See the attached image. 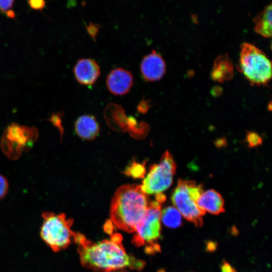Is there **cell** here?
I'll use <instances>...</instances> for the list:
<instances>
[{"label":"cell","instance_id":"4","mask_svg":"<svg viewBox=\"0 0 272 272\" xmlns=\"http://www.w3.org/2000/svg\"><path fill=\"white\" fill-rule=\"evenodd\" d=\"M40 236L42 240L54 252L66 248L72 242H76L77 234L71 230L73 220L66 218L63 213L56 214L44 212Z\"/></svg>","mask_w":272,"mask_h":272},{"label":"cell","instance_id":"15","mask_svg":"<svg viewBox=\"0 0 272 272\" xmlns=\"http://www.w3.org/2000/svg\"><path fill=\"white\" fill-rule=\"evenodd\" d=\"M161 220L167 227L176 228L182 224L181 215L175 208L169 206L161 212Z\"/></svg>","mask_w":272,"mask_h":272},{"label":"cell","instance_id":"5","mask_svg":"<svg viewBox=\"0 0 272 272\" xmlns=\"http://www.w3.org/2000/svg\"><path fill=\"white\" fill-rule=\"evenodd\" d=\"M202 192V184H198L194 181L180 179L171 196L174 207L184 218L197 227L202 226V216L206 213L197 205V200Z\"/></svg>","mask_w":272,"mask_h":272},{"label":"cell","instance_id":"11","mask_svg":"<svg viewBox=\"0 0 272 272\" xmlns=\"http://www.w3.org/2000/svg\"><path fill=\"white\" fill-rule=\"evenodd\" d=\"M78 82L83 85L94 84L100 75V67L96 61L90 58H83L78 61L74 69Z\"/></svg>","mask_w":272,"mask_h":272},{"label":"cell","instance_id":"9","mask_svg":"<svg viewBox=\"0 0 272 272\" xmlns=\"http://www.w3.org/2000/svg\"><path fill=\"white\" fill-rule=\"evenodd\" d=\"M141 74L145 80L154 82L161 79L166 72V64L162 56L153 50L145 56L141 64Z\"/></svg>","mask_w":272,"mask_h":272},{"label":"cell","instance_id":"21","mask_svg":"<svg viewBox=\"0 0 272 272\" xmlns=\"http://www.w3.org/2000/svg\"><path fill=\"white\" fill-rule=\"evenodd\" d=\"M15 0H0V11L6 13L10 10Z\"/></svg>","mask_w":272,"mask_h":272},{"label":"cell","instance_id":"26","mask_svg":"<svg viewBox=\"0 0 272 272\" xmlns=\"http://www.w3.org/2000/svg\"><path fill=\"white\" fill-rule=\"evenodd\" d=\"M6 15L7 16L9 17V18H15V13L13 11L11 10H9L8 11H7L6 12Z\"/></svg>","mask_w":272,"mask_h":272},{"label":"cell","instance_id":"3","mask_svg":"<svg viewBox=\"0 0 272 272\" xmlns=\"http://www.w3.org/2000/svg\"><path fill=\"white\" fill-rule=\"evenodd\" d=\"M238 70L253 85H265L271 78V64L266 54L253 44L241 47Z\"/></svg>","mask_w":272,"mask_h":272},{"label":"cell","instance_id":"8","mask_svg":"<svg viewBox=\"0 0 272 272\" xmlns=\"http://www.w3.org/2000/svg\"><path fill=\"white\" fill-rule=\"evenodd\" d=\"M34 127L12 123L6 129L2 138V148L11 158H17L27 148L30 147L37 138Z\"/></svg>","mask_w":272,"mask_h":272},{"label":"cell","instance_id":"24","mask_svg":"<svg viewBox=\"0 0 272 272\" xmlns=\"http://www.w3.org/2000/svg\"><path fill=\"white\" fill-rule=\"evenodd\" d=\"M217 247V243L215 241H208L206 243V250L208 252H214Z\"/></svg>","mask_w":272,"mask_h":272},{"label":"cell","instance_id":"10","mask_svg":"<svg viewBox=\"0 0 272 272\" xmlns=\"http://www.w3.org/2000/svg\"><path fill=\"white\" fill-rule=\"evenodd\" d=\"M133 82V78L131 73L123 68L112 70L106 79L108 89L115 95H123L127 93Z\"/></svg>","mask_w":272,"mask_h":272},{"label":"cell","instance_id":"23","mask_svg":"<svg viewBox=\"0 0 272 272\" xmlns=\"http://www.w3.org/2000/svg\"><path fill=\"white\" fill-rule=\"evenodd\" d=\"M220 267L222 272H237L236 269L225 260L222 261Z\"/></svg>","mask_w":272,"mask_h":272},{"label":"cell","instance_id":"7","mask_svg":"<svg viewBox=\"0 0 272 272\" xmlns=\"http://www.w3.org/2000/svg\"><path fill=\"white\" fill-rule=\"evenodd\" d=\"M176 167L172 155L169 151H166L159 164H153L150 167L141 185L143 191L147 194H156L166 190L172 183Z\"/></svg>","mask_w":272,"mask_h":272},{"label":"cell","instance_id":"12","mask_svg":"<svg viewBox=\"0 0 272 272\" xmlns=\"http://www.w3.org/2000/svg\"><path fill=\"white\" fill-rule=\"evenodd\" d=\"M197 205L204 212H208L213 215H218L225 211L222 196L213 189L202 192L197 200Z\"/></svg>","mask_w":272,"mask_h":272},{"label":"cell","instance_id":"16","mask_svg":"<svg viewBox=\"0 0 272 272\" xmlns=\"http://www.w3.org/2000/svg\"><path fill=\"white\" fill-rule=\"evenodd\" d=\"M255 24L254 30L258 34L266 38L271 36L272 22L256 16L253 20Z\"/></svg>","mask_w":272,"mask_h":272},{"label":"cell","instance_id":"25","mask_svg":"<svg viewBox=\"0 0 272 272\" xmlns=\"http://www.w3.org/2000/svg\"><path fill=\"white\" fill-rule=\"evenodd\" d=\"M113 228V227L111 221L107 222V223L105 224V226L104 227V229L108 233H111L112 232Z\"/></svg>","mask_w":272,"mask_h":272},{"label":"cell","instance_id":"14","mask_svg":"<svg viewBox=\"0 0 272 272\" xmlns=\"http://www.w3.org/2000/svg\"><path fill=\"white\" fill-rule=\"evenodd\" d=\"M234 76L233 63L227 54L220 55L215 60L211 73L212 79L220 83L229 81Z\"/></svg>","mask_w":272,"mask_h":272},{"label":"cell","instance_id":"20","mask_svg":"<svg viewBox=\"0 0 272 272\" xmlns=\"http://www.w3.org/2000/svg\"><path fill=\"white\" fill-rule=\"evenodd\" d=\"M30 7L35 10H42L45 6L44 0H28Z\"/></svg>","mask_w":272,"mask_h":272},{"label":"cell","instance_id":"13","mask_svg":"<svg viewBox=\"0 0 272 272\" xmlns=\"http://www.w3.org/2000/svg\"><path fill=\"white\" fill-rule=\"evenodd\" d=\"M75 127L77 134L84 140H93L99 132L98 123L95 117L91 115L79 117L75 122Z\"/></svg>","mask_w":272,"mask_h":272},{"label":"cell","instance_id":"1","mask_svg":"<svg viewBox=\"0 0 272 272\" xmlns=\"http://www.w3.org/2000/svg\"><path fill=\"white\" fill-rule=\"evenodd\" d=\"M121 236L116 234L110 240L93 243L77 234L76 242L82 264L98 272H108L123 268L140 269L145 263L127 254L121 244Z\"/></svg>","mask_w":272,"mask_h":272},{"label":"cell","instance_id":"22","mask_svg":"<svg viewBox=\"0 0 272 272\" xmlns=\"http://www.w3.org/2000/svg\"><path fill=\"white\" fill-rule=\"evenodd\" d=\"M100 26L97 24H94L90 23L89 25L86 26V28L89 34L93 38H94L98 32Z\"/></svg>","mask_w":272,"mask_h":272},{"label":"cell","instance_id":"19","mask_svg":"<svg viewBox=\"0 0 272 272\" xmlns=\"http://www.w3.org/2000/svg\"><path fill=\"white\" fill-rule=\"evenodd\" d=\"M9 188V184L7 179L0 174V199L6 194Z\"/></svg>","mask_w":272,"mask_h":272},{"label":"cell","instance_id":"6","mask_svg":"<svg viewBox=\"0 0 272 272\" xmlns=\"http://www.w3.org/2000/svg\"><path fill=\"white\" fill-rule=\"evenodd\" d=\"M161 204L150 201L141 221L137 226L133 243L138 246L146 245V251L152 253L160 251L156 241L161 235Z\"/></svg>","mask_w":272,"mask_h":272},{"label":"cell","instance_id":"2","mask_svg":"<svg viewBox=\"0 0 272 272\" xmlns=\"http://www.w3.org/2000/svg\"><path fill=\"white\" fill-rule=\"evenodd\" d=\"M149 202L141 185H122L116 190L111 200V220L117 228L126 232H134Z\"/></svg>","mask_w":272,"mask_h":272},{"label":"cell","instance_id":"17","mask_svg":"<svg viewBox=\"0 0 272 272\" xmlns=\"http://www.w3.org/2000/svg\"><path fill=\"white\" fill-rule=\"evenodd\" d=\"M146 173L145 166L143 164L132 162L125 169L124 173L134 178H143Z\"/></svg>","mask_w":272,"mask_h":272},{"label":"cell","instance_id":"18","mask_svg":"<svg viewBox=\"0 0 272 272\" xmlns=\"http://www.w3.org/2000/svg\"><path fill=\"white\" fill-rule=\"evenodd\" d=\"M245 141L249 147L259 146L262 143L261 137L254 131H248L247 132Z\"/></svg>","mask_w":272,"mask_h":272}]
</instances>
